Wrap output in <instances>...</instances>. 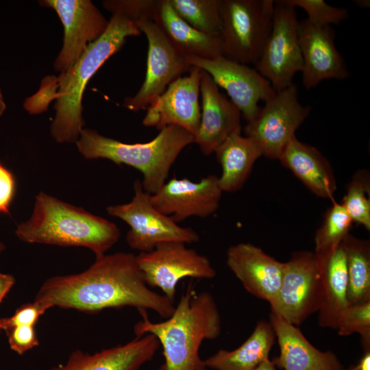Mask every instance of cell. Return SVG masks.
Listing matches in <instances>:
<instances>
[{"instance_id": "9a60e30c", "label": "cell", "mask_w": 370, "mask_h": 370, "mask_svg": "<svg viewBox=\"0 0 370 370\" xmlns=\"http://www.w3.org/2000/svg\"><path fill=\"white\" fill-rule=\"evenodd\" d=\"M219 177L209 175L195 182L173 177L154 194L151 203L177 223L190 217L207 218L219 208L222 196Z\"/></svg>"}, {"instance_id": "7c38bea8", "label": "cell", "mask_w": 370, "mask_h": 370, "mask_svg": "<svg viewBox=\"0 0 370 370\" xmlns=\"http://www.w3.org/2000/svg\"><path fill=\"white\" fill-rule=\"evenodd\" d=\"M135 24L148 41L147 71L138 91L134 96L126 97L123 106L138 112L146 110L170 84L188 73L191 66L155 21L143 19Z\"/></svg>"}, {"instance_id": "277c9868", "label": "cell", "mask_w": 370, "mask_h": 370, "mask_svg": "<svg viewBox=\"0 0 370 370\" xmlns=\"http://www.w3.org/2000/svg\"><path fill=\"white\" fill-rule=\"evenodd\" d=\"M141 32L125 15L112 13L107 29L89 45L76 63L58 77L56 114L51 134L60 143H76L83 130L82 97L86 84L99 69L124 45L127 38Z\"/></svg>"}, {"instance_id": "ffe728a7", "label": "cell", "mask_w": 370, "mask_h": 370, "mask_svg": "<svg viewBox=\"0 0 370 370\" xmlns=\"http://www.w3.org/2000/svg\"><path fill=\"white\" fill-rule=\"evenodd\" d=\"M270 323L280 348L273 361L283 370H343L336 356L314 347L299 328L271 312Z\"/></svg>"}, {"instance_id": "f35d334b", "label": "cell", "mask_w": 370, "mask_h": 370, "mask_svg": "<svg viewBox=\"0 0 370 370\" xmlns=\"http://www.w3.org/2000/svg\"><path fill=\"white\" fill-rule=\"evenodd\" d=\"M355 370H370V348L365 349L358 364L355 366Z\"/></svg>"}, {"instance_id": "603a6c76", "label": "cell", "mask_w": 370, "mask_h": 370, "mask_svg": "<svg viewBox=\"0 0 370 370\" xmlns=\"http://www.w3.org/2000/svg\"><path fill=\"white\" fill-rule=\"evenodd\" d=\"M154 21L184 57L212 59L223 56L221 36L206 34L184 21L168 0H158Z\"/></svg>"}, {"instance_id": "ab89813d", "label": "cell", "mask_w": 370, "mask_h": 370, "mask_svg": "<svg viewBox=\"0 0 370 370\" xmlns=\"http://www.w3.org/2000/svg\"><path fill=\"white\" fill-rule=\"evenodd\" d=\"M254 370H276V369L273 361L269 358L260 363Z\"/></svg>"}, {"instance_id": "b9f144b4", "label": "cell", "mask_w": 370, "mask_h": 370, "mask_svg": "<svg viewBox=\"0 0 370 370\" xmlns=\"http://www.w3.org/2000/svg\"><path fill=\"white\" fill-rule=\"evenodd\" d=\"M355 3L361 8H367L369 7V0H356Z\"/></svg>"}, {"instance_id": "1f68e13d", "label": "cell", "mask_w": 370, "mask_h": 370, "mask_svg": "<svg viewBox=\"0 0 370 370\" xmlns=\"http://www.w3.org/2000/svg\"><path fill=\"white\" fill-rule=\"evenodd\" d=\"M279 1L294 8H301L307 13V19L316 25H337L349 17L348 10L346 8L330 5L323 0H280Z\"/></svg>"}, {"instance_id": "4fadbf2b", "label": "cell", "mask_w": 370, "mask_h": 370, "mask_svg": "<svg viewBox=\"0 0 370 370\" xmlns=\"http://www.w3.org/2000/svg\"><path fill=\"white\" fill-rule=\"evenodd\" d=\"M186 63L206 72L223 88L249 123L258 114L260 101L266 102L276 93L270 82L256 69L220 56L212 59L185 58Z\"/></svg>"}, {"instance_id": "f546056e", "label": "cell", "mask_w": 370, "mask_h": 370, "mask_svg": "<svg viewBox=\"0 0 370 370\" xmlns=\"http://www.w3.org/2000/svg\"><path fill=\"white\" fill-rule=\"evenodd\" d=\"M370 174L360 169L347 185L346 193L341 203L354 223L370 230Z\"/></svg>"}, {"instance_id": "836d02e7", "label": "cell", "mask_w": 370, "mask_h": 370, "mask_svg": "<svg viewBox=\"0 0 370 370\" xmlns=\"http://www.w3.org/2000/svg\"><path fill=\"white\" fill-rule=\"evenodd\" d=\"M58 79L56 76L44 78L37 93L28 97L24 102V108L30 114H40L45 111L51 100L56 99Z\"/></svg>"}, {"instance_id": "8992f818", "label": "cell", "mask_w": 370, "mask_h": 370, "mask_svg": "<svg viewBox=\"0 0 370 370\" xmlns=\"http://www.w3.org/2000/svg\"><path fill=\"white\" fill-rule=\"evenodd\" d=\"M274 8L273 0H223V56L255 65L270 35Z\"/></svg>"}, {"instance_id": "2e32d148", "label": "cell", "mask_w": 370, "mask_h": 370, "mask_svg": "<svg viewBox=\"0 0 370 370\" xmlns=\"http://www.w3.org/2000/svg\"><path fill=\"white\" fill-rule=\"evenodd\" d=\"M201 73V69L191 66L188 75L170 84L146 109L143 124L159 131L169 125H176L195 136L201 117L199 97Z\"/></svg>"}, {"instance_id": "83f0119b", "label": "cell", "mask_w": 370, "mask_h": 370, "mask_svg": "<svg viewBox=\"0 0 370 370\" xmlns=\"http://www.w3.org/2000/svg\"><path fill=\"white\" fill-rule=\"evenodd\" d=\"M175 12L196 29L221 36L223 0H168Z\"/></svg>"}, {"instance_id": "ac0fdd59", "label": "cell", "mask_w": 370, "mask_h": 370, "mask_svg": "<svg viewBox=\"0 0 370 370\" xmlns=\"http://www.w3.org/2000/svg\"><path fill=\"white\" fill-rule=\"evenodd\" d=\"M200 123L194 143L197 144L202 153L208 156L230 136L241 133V113L204 71L200 80Z\"/></svg>"}, {"instance_id": "ba28073f", "label": "cell", "mask_w": 370, "mask_h": 370, "mask_svg": "<svg viewBox=\"0 0 370 370\" xmlns=\"http://www.w3.org/2000/svg\"><path fill=\"white\" fill-rule=\"evenodd\" d=\"M244 128L246 136L252 139L262 156L278 160L296 130L310 114V106L302 105L297 87L293 83L275 95Z\"/></svg>"}, {"instance_id": "e575fe53", "label": "cell", "mask_w": 370, "mask_h": 370, "mask_svg": "<svg viewBox=\"0 0 370 370\" xmlns=\"http://www.w3.org/2000/svg\"><path fill=\"white\" fill-rule=\"evenodd\" d=\"M42 305L33 301L19 306L14 313L8 317L0 318V331H6L19 325L35 326L39 318L47 311Z\"/></svg>"}, {"instance_id": "484cf974", "label": "cell", "mask_w": 370, "mask_h": 370, "mask_svg": "<svg viewBox=\"0 0 370 370\" xmlns=\"http://www.w3.org/2000/svg\"><path fill=\"white\" fill-rule=\"evenodd\" d=\"M275 335L270 322L260 321L247 339L235 349H220L203 360L206 369L213 370H254L267 359Z\"/></svg>"}, {"instance_id": "7a4b0ae2", "label": "cell", "mask_w": 370, "mask_h": 370, "mask_svg": "<svg viewBox=\"0 0 370 370\" xmlns=\"http://www.w3.org/2000/svg\"><path fill=\"white\" fill-rule=\"evenodd\" d=\"M134 328L136 337L154 335L163 349L164 362L160 370H206L199 351L205 340L217 338L221 332V315L213 296L197 293L192 283L165 321L153 323L146 310Z\"/></svg>"}, {"instance_id": "74e56055", "label": "cell", "mask_w": 370, "mask_h": 370, "mask_svg": "<svg viewBox=\"0 0 370 370\" xmlns=\"http://www.w3.org/2000/svg\"><path fill=\"white\" fill-rule=\"evenodd\" d=\"M15 283V278L10 274L0 272V304Z\"/></svg>"}, {"instance_id": "d6a6232c", "label": "cell", "mask_w": 370, "mask_h": 370, "mask_svg": "<svg viewBox=\"0 0 370 370\" xmlns=\"http://www.w3.org/2000/svg\"><path fill=\"white\" fill-rule=\"evenodd\" d=\"M158 0H105L104 8L112 12L121 13L134 23L148 19L154 21V14Z\"/></svg>"}, {"instance_id": "3957f363", "label": "cell", "mask_w": 370, "mask_h": 370, "mask_svg": "<svg viewBox=\"0 0 370 370\" xmlns=\"http://www.w3.org/2000/svg\"><path fill=\"white\" fill-rule=\"evenodd\" d=\"M16 236L29 243L84 247L96 258L105 255L119 239L112 222L40 192L31 217L17 225Z\"/></svg>"}, {"instance_id": "e0dca14e", "label": "cell", "mask_w": 370, "mask_h": 370, "mask_svg": "<svg viewBox=\"0 0 370 370\" xmlns=\"http://www.w3.org/2000/svg\"><path fill=\"white\" fill-rule=\"evenodd\" d=\"M298 37L302 56V84L306 90L326 79H344L350 73L337 50L331 25H319L307 18L299 21Z\"/></svg>"}, {"instance_id": "4316f807", "label": "cell", "mask_w": 370, "mask_h": 370, "mask_svg": "<svg viewBox=\"0 0 370 370\" xmlns=\"http://www.w3.org/2000/svg\"><path fill=\"white\" fill-rule=\"evenodd\" d=\"M347 264L348 305L370 300V243L348 234L341 243Z\"/></svg>"}, {"instance_id": "f1b7e54d", "label": "cell", "mask_w": 370, "mask_h": 370, "mask_svg": "<svg viewBox=\"0 0 370 370\" xmlns=\"http://www.w3.org/2000/svg\"><path fill=\"white\" fill-rule=\"evenodd\" d=\"M353 221L341 203L334 202L325 212L314 236V254L322 260L349 234Z\"/></svg>"}, {"instance_id": "52a82bcc", "label": "cell", "mask_w": 370, "mask_h": 370, "mask_svg": "<svg viewBox=\"0 0 370 370\" xmlns=\"http://www.w3.org/2000/svg\"><path fill=\"white\" fill-rule=\"evenodd\" d=\"M134 190V196L130 203L106 208L110 215L130 226L126 241L131 248L147 252L165 242L186 244L199 241V236L194 230L180 226L153 206L151 194L144 190L141 181H135Z\"/></svg>"}, {"instance_id": "60d3db41", "label": "cell", "mask_w": 370, "mask_h": 370, "mask_svg": "<svg viewBox=\"0 0 370 370\" xmlns=\"http://www.w3.org/2000/svg\"><path fill=\"white\" fill-rule=\"evenodd\" d=\"M6 109V103L5 102L3 95L0 88V116H1L5 112Z\"/></svg>"}, {"instance_id": "9c48e42d", "label": "cell", "mask_w": 370, "mask_h": 370, "mask_svg": "<svg viewBox=\"0 0 370 370\" xmlns=\"http://www.w3.org/2000/svg\"><path fill=\"white\" fill-rule=\"evenodd\" d=\"M321 262L314 251L294 252L284 262L281 286L271 312L299 325L318 312L321 300Z\"/></svg>"}, {"instance_id": "44dd1931", "label": "cell", "mask_w": 370, "mask_h": 370, "mask_svg": "<svg viewBox=\"0 0 370 370\" xmlns=\"http://www.w3.org/2000/svg\"><path fill=\"white\" fill-rule=\"evenodd\" d=\"M159 346L154 335L146 334L126 344L93 354L77 349L71 353L66 363L51 370H138L153 358Z\"/></svg>"}, {"instance_id": "7bdbcfd3", "label": "cell", "mask_w": 370, "mask_h": 370, "mask_svg": "<svg viewBox=\"0 0 370 370\" xmlns=\"http://www.w3.org/2000/svg\"><path fill=\"white\" fill-rule=\"evenodd\" d=\"M5 248V245L1 241H0V254L3 251Z\"/></svg>"}, {"instance_id": "4dcf8cb0", "label": "cell", "mask_w": 370, "mask_h": 370, "mask_svg": "<svg viewBox=\"0 0 370 370\" xmlns=\"http://www.w3.org/2000/svg\"><path fill=\"white\" fill-rule=\"evenodd\" d=\"M336 330L340 336L359 334L365 349L370 348V300L349 305L340 316Z\"/></svg>"}, {"instance_id": "ee69618b", "label": "cell", "mask_w": 370, "mask_h": 370, "mask_svg": "<svg viewBox=\"0 0 370 370\" xmlns=\"http://www.w3.org/2000/svg\"><path fill=\"white\" fill-rule=\"evenodd\" d=\"M347 370H355V366H352L349 367Z\"/></svg>"}, {"instance_id": "cb8c5ba5", "label": "cell", "mask_w": 370, "mask_h": 370, "mask_svg": "<svg viewBox=\"0 0 370 370\" xmlns=\"http://www.w3.org/2000/svg\"><path fill=\"white\" fill-rule=\"evenodd\" d=\"M320 261L321 300L317 312L318 323L323 328L336 330L340 316L349 306L346 258L341 243Z\"/></svg>"}, {"instance_id": "d590c367", "label": "cell", "mask_w": 370, "mask_h": 370, "mask_svg": "<svg viewBox=\"0 0 370 370\" xmlns=\"http://www.w3.org/2000/svg\"><path fill=\"white\" fill-rule=\"evenodd\" d=\"M10 349L18 355L39 345L36 332L33 325H19L5 331Z\"/></svg>"}, {"instance_id": "30bf717a", "label": "cell", "mask_w": 370, "mask_h": 370, "mask_svg": "<svg viewBox=\"0 0 370 370\" xmlns=\"http://www.w3.org/2000/svg\"><path fill=\"white\" fill-rule=\"evenodd\" d=\"M136 258L147 285L158 287L173 302L182 279H212L217 274L206 256L181 242L158 244L149 251L140 252Z\"/></svg>"}, {"instance_id": "5b68a950", "label": "cell", "mask_w": 370, "mask_h": 370, "mask_svg": "<svg viewBox=\"0 0 370 370\" xmlns=\"http://www.w3.org/2000/svg\"><path fill=\"white\" fill-rule=\"evenodd\" d=\"M193 143L194 136L190 132L176 125H169L160 130L151 140L133 144L83 128L75 144L86 159H107L138 170L143 175L141 183L144 190L152 195L164 184L180 153Z\"/></svg>"}, {"instance_id": "8fae6325", "label": "cell", "mask_w": 370, "mask_h": 370, "mask_svg": "<svg viewBox=\"0 0 370 370\" xmlns=\"http://www.w3.org/2000/svg\"><path fill=\"white\" fill-rule=\"evenodd\" d=\"M295 8L275 1L272 27L256 70L276 92L293 84L302 67Z\"/></svg>"}, {"instance_id": "8d00e7d4", "label": "cell", "mask_w": 370, "mask_h": 370, "mask_svg": "<svg viewBox=\"0 0 370 370\" xmlns=\"http://www.w3.org/2000/svg\"><path fill=\"white\" fill-rule=\"evenodd\" d=\"M15 192L12 173L0 164V212L8 214Z\"/></svg>"}, {"instance_id": "d6986e66", "label": "cell", "mask_w": 370, "mask_h": 370, "mask_svg": "<svg viewBox=\"0 0 370 370\" xmlns=\"http://www.w3.org/2000/svg\"><path fill=\"white\" fill-rule=\"evenodd\" d=\"M226 256L227 267L245 290L272 305L281 286L284 262L247 243L230 246Z\"/></svg>"}, {"instance_id": "6da1fadb", "label": "cell", "mask_w": 370, "mask_h": 370, "mask_svg": "<svg viewBox=\"0 0 370 370\" xmlns=\"http://www.w3.org/2000/svg\"><path fill=\"white\" fill-rule=\"evenodd\" d=\"M34 301L47 310L56 306L90 313L130 306L138 311L152 310L164 319L175 307L166 296L147 286L136 256L125 252L97 258L82 273L47 279Z\"/></svg>"}, {"instance_id": "5bb4252c", "label": "cell", "mask_w": 370, "mask_h": 370, "mask_svg": "<svg viewBox=\"0 0 370 370\" xmlns=\"http://www.w3.org/2000/svg\"><path fill=\"white\" fill-rule=\"evenodd\" d=\"M39 3L56 11L63 27V44L53 69L61 73L73 66L88 46L108 27L107 20L90 0H42Z\"/></svg>"}, {"instance_id": "7402d4cb", "label": "cell", "mask_w": 370, "mask_h": 370, "mask_svg": "<svg viewBox=\"0 0 370 370\" xmlns=\"http://www.w3.org/2000/svg\"><path fill=\"white\" fill-rule=\"evenodd\" d=\"M278 160L316 196L333 199L336 181L328 160L314 147L293 136Z\"/></svg>"}, {"instance_id": "d4e9b609", "label": "cell", "mask_w": 370, "mask_h": 370, "mask_svg": "<svg viewBox=\"0 0 370 370\" xmlns=\"http://www.w3.org/2000/svg\"><path fill=\"white\" fill-rule=\"evenodd\" d=\"M222 169L219 183L223 192H236L248 179L255 162L262 156L254 141L241 133L227 138L214 151Z\"/></svg>"}]
</instances>
